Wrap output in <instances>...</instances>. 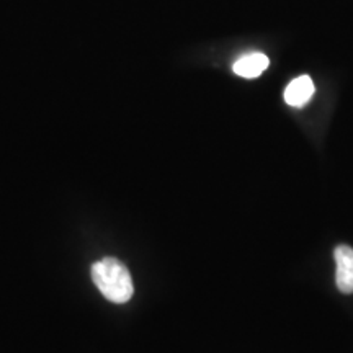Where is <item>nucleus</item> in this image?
I'll return each mask as SVG.
<instances>
[{
	"instance_id": "7ed1b4c3",
	"label": "nucleus",
	"mask_w": 353,
	"mask_h": 353,
	"mask_svg": "<svg viewBox=\"0 0 353 353\" xmlns=\"http://www.w3.org/2000/svg\"><path fill=\"white\" fill-rule=\"evenodd\" d=\"M314 82L309 76H299L293 79L285 88V101L290 107L301 108L307 103L309 100L314 95Z\"/></svg>"
},
{
	"instance_id": "20e7f679",
	"label": "nucleus",
	"mask_w": 353,
	"mask_h": 353,
	"mask_svg": "<svg viewBox=\"0 0 353 353\" xmlns=\"http://www.w3.org/2000/svg\"><path fill=\"white\" fill-rule=\"evenodd\" d=\"M270 64L268 57L263 52H250V54H244L236 63L232 64V70L239 77L244 79H255L262 76Z\"/></svg>"
},
{
	"instance_id": "f03ea898",
	"label": "nucleus",
	"mask_w": 353,
	"mask_h": 353,
	"mask_svg": "<svg viewBox=\"0 0 353 353\" xmlns=\"http://www.w3.org/2000/svg\"><path fill=\"white\" fill-rule=\"evenodd\" d=\"M335 257V283L342 293H353V249L348 245H339Z\"/></svg>"
},
{
	"instance_id": "f257e3e1",
	"label": "nucleus",
	"mask_w": 353,
	"mask_h": 353,
	"mask_svg": "<svg viewBox=\"0 0 353 353\" xmlns=\"http://www.w3.org/2000/svg\"><path fill=\"white\" fill-rule=\"evenodd\" d=\"M92 280L101 294L114 304H125L134 294V285L126 265L114 257H105L92 265Z\"/></svg>"
}]
</instances>
